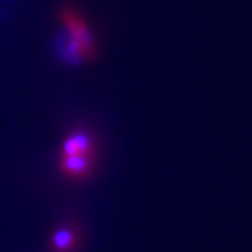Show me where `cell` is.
<instances>
[{"mask_svg": "<svg viewBox=\"0 0 252 252\" xmlns=\"http://www.w3.org/2000/svg\"><path fill=\"white\" fill-rule=\"evenodd\" d=\"M59 18L67 30V35L83 48V51L89 58V62L94 61L98 55V48L84 18L70 6H64L59 10Z\"/></svg>", "mask_w": 252, "mask_h": 252, "instance_id": "6da1fadb", "label": "cell"}, {"mask_svg": "<svg viewBox=\"0 0 252 252\" xmlns=\"http://www.w3.org/2000/svg\"><path fill=\"white\" fill-rule=\"evenodd\" d=\"M94 154V142L93 137L86 132H74L66 137L62 146V157H93Z\"/></svg>", "mask_w": 252, "mask_h": 252, "instance_id": "7a4b0ae2", "label": "cell"}, {"mask_svg": "<svg viewBox=\"0 0 252 252\" xmlns=\"http://www.w3.org/2000/svg\"><path fill=\"white\" fill-rule=\"evenodd\" d=\"M93 162H94V157H77V156L62 157L61 156L62 171L64 172V175L74 180H81V178L89 177Z\"/></svg>", "mask_w": 252, "mask_h": 252, "instance_id": "3957f363", "label": "cell"}, {"mask_svg": "<svg viewBox=\"0 0 252 252\" xmlns=\"http://www.w3.org/2000/svg\"><path fill=\"white\" fill-rule=\"evenodd\" d=\"M58 51H59V56L69 64H80V63L89 62V58L83 51V48L69 35H59Z\"/></svg>", "mask_w": 252, "mask_h": 252, "instance_id": "277c9868", "label": "cell"}, {"mask_svg": "<svg viewBox=\"0 0 252 252\" xmlns=\"http://www.w3.org/2000/svg\"><path fill=\"white\" fill-rule=\"evenodd\" d=\"M76 245V231L70 227L59 228L52 238L55 252H70Z\"/></svg>", "mask_w": 252, "mask_h": 252, "instance_id": "5b68a950", "label": "cell"}]
</instances>
